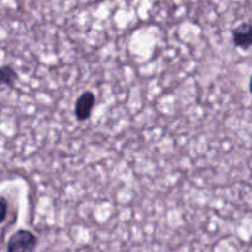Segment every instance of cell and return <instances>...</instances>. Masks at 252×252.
I'll use <instances>...</instances> for the list:
<instances>
[{"label": "cell", "instance_id": "6da1fadb", "mask_svg": "<svg viewBox=\"0 0 252 252\" xmlns=\"http://www.w3.org/2000/svg\"><path fill=\"white\" fill-rule=\"evenodd\" d=\"M37 246V237L29 230H19L11 235L8 252H33Z\"/></svg>", "mask_w": 252, "mask_h": 252}, {"label": "cell", "instance_id": "7a4b0ae2", "mask_svg": "<svg viewBox=\"0 0 252 252\" xmlns=\"http://www.w3.org/2000/svg\"><path fill=\"white\" fill-rule=\"evenodd\" d=\"M94 104H95V95L92 92L87 91L81 94V96L77 99L76 106H74V114H76L77 120L84 121L91 118Z\"/></svg>", "mask_w": 252, "mask_h": 252}, {"label": "cell", "instance_id": "3957f363", "mask_svg": "<svg viewBox=\"0 0 252 252\" xmlns=\"http://www.w3.org/2000/svg\"><path fill=\"white\" fill-rule=\"evenodd\" d=\"M232 42L236 47L247 50L252 46V24L242 23L232 30Z\"/></svg>", "mask_w": 252, "mask_h": 252}, {"label": "cell", "instance_id": "277c9868", "mask_svg": "<svg viewBox=\"0 0 252 252\" xmlns=\"http://www.w3.org/2000/svg\"><path fill=\"white\" fill-rule=\"evenodd\" d=\"M18 78V74L15 73L13 68L10 67H3L0 68V86L1 84H9V86H13L14 82Z\"/></svg>", "mask_w": 252, "mask_h": 252}, {"label": "cell", "instance_id": "5b68a950", "mask_svg": "<svg viewBox=\"0 0 252 252\" xmlns=\"http://www.w3.org/2000/svg\"><path fill=\"white\" fill-rule=\"evenodd\" d=\"M8 213V202L3 197H0V224L5 220Z\"/></svg>", "mask_w": 252, "mask_h": 252}, {"label": "cell", "instance_id": "8992f818", "mask_svg": "<svg viewBox=\"0 0 252 252\" xmlns=\"http://www.w3.org/2000/svg\"><path fill=\"white\" fill-rule=\"evenodd\" d=\"M249 87H250V92H251V94H252V76H251V78H250V83H249Z\"/></svg>", "mask_w": 252, "mask_h": 252}]
</instances>
